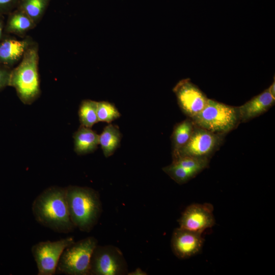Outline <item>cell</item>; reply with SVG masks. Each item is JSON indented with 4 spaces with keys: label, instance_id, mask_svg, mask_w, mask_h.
<instances>
[{
    "label": "cell",
    "instance_id": "cell-1",
    "mask_svg": "<svg viewBox=\"0 0 275 275\" xmlns=\"http://www.w3.org/2000/svg\"><path fill=\"white\" fill-rule=\"evenodd\" d=\"M32 210L36 221L43 226L61 233H68L75 228L66 200L65 188L49 187L34 200Z\"/></svg>",
    "mask_w": 275,
    "mask_h": 275
},
{
    "label": "cell",
    "instance_id": "cell-2",
    "mask_svg": "<svg viewBox=\"0 0 275 275\" xmlns=\"http://www.w3.org/2000/svg\"><path fill=\"white\" fill-rule=\"evenodd\" d=\"M65 188L72 223L80 231L90 232L97 224L102 212L99 193L90 187L76 185Z\"/></svg>",
    "mask_w": 275,
    "mask_h": 275
},
{
    "label": "cell",
    "instance_id": "cell-3",
    "mask_svg": "<svg viewBox=\"0 0 275 275\" xmlns=\"http://www.w3.org/2000/svg\"><path fill=\"white\" fill-rule=\"evenodd\" d=\"M39 60V47L34 41L18 65L11 71L9 86L15 88L19 98L25 104H31L41 92Z\"/></svg>",
    "mask_w": 275,
    "mask_h": 275
},
{
    "label": "cell",
    "instance_id": "cell-4",
    "mask_svg": "<svg viewBox=\"0 0 275 275\" xmlns=\"http://www.w3.org/2000/svg\"><path fill=\"white\" fill-rule=\"evenodd\" d=\"M191 119L195 125L199 127L225 134L240 123L238 107L209 98L205 107Z\"/></svg>",
    "mask_w": 275,
    "mask_h": 275
},
{
    "label": "cell",
    "instance_id": "cell-5",
    "mask_svg": "<svg viewBox=\"0 0 275 275\" xmlns=\"http://www.w3.org/2000/svg\"><path fill=\"white\" fill-rule=\"evenodd\" d=\"M97 243V240L90 236L66 248L59 260L58 272L67 275H90L91 259Z\"/></svg>",
    "mask_w": 275,
    "mask_h": 275
},
{
    "label": "cell",
    "instance_id": "cell-6",
    "mask_svg": "<svg viewBox=\"0 0 275 275\" xmlns=\"http://www.w3.org/2000/svg\"><path fill=\"white\" fill-rule=\"evenodd\" d=\"M128 272L127 263L118 248L97 245L91 259L90 275H124Z\"/></svg>",
    "mask_w": 275,
    "mask_h": 275
},
{
    "label": "cell",
    "instance_id": "cell-7",
    "mask_svg": "<svg viewBox=\"0 0 275 275\" xmlns=\"http://www.w3.org/2000/svg\"><path fill=\"white\" fill-rule=\"evenodd\" d=\"M74 242L73 237H68L54 241H40L33 245L31 252L37 264V274H55L63 251Z\"/></svg>",
    "mask_w": 275,
    "mask_h": 275
},
{
    "label": "cell",
    "instance_id": "cell-8",
    "mask_svg": "<svg viewBox=\"0 0 275 275\" xmlns=\"http://www.w3.org/2000/svg\"><path fill=\"white\" fill-rule=\"evenodd\" d=\"M225 134L214 133L196 125L188 142L172 158L190 156L209 158L219 147Z\"/></svg>",
    "mask_w": 275,
    "mask_h": 275
},
{
    "label": "cell",
    "instance_id": "cell-9",
    "mask_svg": "<svg viewBox=\"0 0 275 275\" xmlns=\"http://www.w3.org/2000/svg\"><path fill=\"white\" fill-rule=\"evenodd\" d=\"M179 106L188 118H193L206 106L208 98L190 79L180 80L174 87Z\"/></svg>",
    "mask_w": 275,
    "mask_h": 275
},
{
    "label": "cell",
    "instance_id": "cell-10",
    "mask_svg": "<svg viewBox=\"0 0 275 275\" xmlns=\"http://www.w3.org/2000/svg\"><path fill=\"white\" fill-rule=\"evenodd\" d=\"M209 159L190 156L177 157L173 159L171 164L163 167L162 171L176 182L182 184L206 169Z\"/></svg>",
    "mask_w": 275,
    "mask_h": 275
},
{
    "label": "cell",
    "instance_id": "cell-11",
    "mask_svg": "<svg viewBox=\"0 0 275 275\" xmlns=\"http://www.w3.org/2000/svg\"><path fill=\"white\" fill-rule=\"evenodd\" d=\"M179 227L202 233L215 224L213 207L210 204H194L183 212L179 221Z\"/></svg>",
    "mask_w": 275,
    "mask_h": 275
},
{
    "label": "cell",
    "instance_id": "cell-12",
    "mask_svg": "<svg viewBox=\"0 0 275 275\" xmlns=\"http://www.w3.org/2000/svg\"><path fill=\"white\" fill-rule=\"evenodd\" d=\"M202 233L178 228L172 234L171 248L178 258L184 259L198 254L202 249Z\"/></svg>",
    "mask_w": 275,
    "mask_h": 275
},
{
    "label": "cell",
    "instance_id": "cell-13",
    "mask_svg": "<svg viewBox=\"0 0 275 275\" xmlns=\"http://www.w3.org/2000/svg\"><path fill=\"white\" fill-rule=\"evenodd\" d=\"M34 42L28 36L18 40L6 35L0 41V64L11 69L19 63Z\"/></svg>",
    "mask_w": 275,
    "mask_h": 275
},
{
    "label": "cell",
    "instance_id": "cell-14",
    "mask_svg": "<svg viewBox=\"0 0 275 275\" xmlns=\"http://www.w3.org/2000/svg\"><path fill=\"white\" fill-rule=\"evenodd\" d=\"M275 102V98L268 90H264L243 105L238 106L240 122L248 121L267 112Z\"/></svg>",
    "mask_w": 275,
    "mask_h": 275
},
{
    "label": "cell",
    "instance_id": "cell-15",
    "mask_svg": "<svg viewBox=\"0 0 275 275\" xmlns=\"http://www.w3.org/2000/svg\"><path fill=\"white\" fill-rule=\"evenodd\" d=\"M36 24L23 11L16 8L8 14L5 25L6 34H13L23 38Z\"/></svg>",
    "mask_w": 275,
    "mask_h": 275
},
{
    "label": "cell",
    "instance_id": "cell-16",
    "mask_svg": "<svg viewBox=\"0 0 275 275\" xmlns=\"http://www.w3.org/2000/svg\"><path fill=\"white\" fill-rule=\"evenodd\" d=\"M74 150L79 155L94 152L99 144V135L90 128L81 125L73 135Z\"/></svg>",
    "mask_w": 275,
    "mask_h": 275
},
{
    "label": "cell",
    "instance_id": "cell-17",
    "mask_svg": "<svg viewBox=\"0 0 275 275\" xmlns=\"http://www.w3.org/2000/svg\"><path fill=\"white\" fill-rule=\"evenodd\" d=\"M195 127L194 122L189 118L175 125L171 136L172 156L175 155L188 142Z\"/></svg>",
    "mask_w": 275,
    "mask_h": 275
},
{
    "label": "cell",
    "instance_id": "cell-18",
    "mask_svg": "<svg viewBox=\"0 0 275 275\" xmlns=\"http://www.w3.org/2000/svg\"><path fill=\"white\" fill-rule=\"evenodd\" d=\"M121 135L117 126L109 124L99 135V142L104 155L108 157L112 155L120 145Z\"/></svg>",
    "mask_w": 275,
    "mask_h": 275
},
{
    "label": "cell",
    "instance_id": "cell-19",
    "mask_svg": "<svg viewBox=\"0 0 275 275\" xmlns=\"http://www.w3.org/2000/svg\"><path fill=\"white\" fill-rule=\"evenodd\" d=\"M50 0H19L17 8L26 14L36 24L42 18Z\"/></svg>",
    "mask_w": 275,
    "mask_h": 275
},
{
    "label": "cell",
    "instance_id": "cell-20",
    "mask_svg": "<svg viewBox=\"0 0 275 275\" xmlns=\"http://www.w3.org/2000/svg\"><path fill=\"white\" fill-rule=\"evenodd\" d=\"M97 102L87 99L79 106L78 115L81 125L91 128L98 121L97 114Z\"/></svg>",
    "mask_w": 275,
    "mask_h": 275
},
{
    "label": "cell",
    "instance_id": "cell-21",
    "mask_svg": "<svg viewBox=\"0 0 275 275\" xmlns=\"http://www.w3.org/2000/svg\"><path fill=\"white\" fill-rule=\"evenodd\" d=\"M97 114L99 122L107 123L120 117V114L115 106L107 101L97 102Z\"/></svg>",
    "mask_w": 275,
    "mask_h": 275
},
{
    "label": "cell",
    "instance_id": "cell-22",
    "mask_svg": "<svg viewBox=\"0 0 275 275\" xmlns=\"http://www.w3.org/2000/svg\"><path fill=\"white\" fill-rule=\"evenodd\" d=\"M19 0H0V15H8L18 6Z\"/></svg>",
    "mask_w": 275,
    "mask_h": 275
},
{
    "label": "cell",
    "instance_id": "cell-23",
    "mask_svg": "<svg viewBox=\"0 0 275 275\" xmlns=\"http://www.w3.org/2000/svg\"><path fill=\"white\" fill-rule=\"evenodd\" d=\"M11 68L0 64V91L9 86Z\"/></svg>",
    "mask_w": 275,
    "mask_h": 275
},
{
    "label": "cell",
    "instance_id": "cell-24",
    "mask_svg": "<svg viewBox=\"0 0 275 275\" xmlns=\"http://www.w3.org/2000/svg\"><path fill=\"white\" fill-rule=\"evenodd\" d=\"M5 25L4 17L3 15H0V41L6 35L5 32Z\"/></svg>",
    "mask_w": 275,
    "mask_h": 275
},
{
    "label": "cell",
    "instance_id": "cell-25",
    "mask_svg": "<svg viewBox=\"0 0 275 275\" xmlns=\"http://www.w3.org/2000/svg\"><path fill=\"white\" fill-rule=\"evenodd\" d=\"M128 275H146L147 273L140 268H136L134 271L128 272Z\"/></svg>",
    "mask_w": 275,
    "mask_h": 275
},
{
    "label": "cell",
    "instance_id": "cell-26",
    "mask_svg": "<svg viewBox=\"0 0 275 275\" xmlns=\"http://www.w3.org/2000/svg\"><path fill=\"white\" fill-rule=\"evenodd\" d=\"M268 89V91L272 97L275 98V82L274 80Z\"/></svg>",
    "mask_w": 275,
    "mask_h": 275
}]
</instances>
